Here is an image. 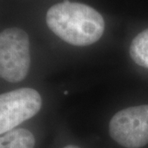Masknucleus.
<instances>
[{"mask_svg": "<svg viewBox=\"0 0 148 148\" xmlns=\"http://www.w3.org/2000/svg\"><path fill=\"white\" fill-rule=\"evenodd\" d=\"M31 64L30 40L27 32L12 27L0 34V75L10 82L26 78Z\"/></svg>", "mask_w": 148, "mask_h": 148, "instance_id": "f03ea898", "label": "nucleus"}, {"mask_svg": "<svg viewBox=\"0 0 148 148\" xmlns=\"http://www.w3.org/2000/svg\"><path fill=\"white\" fill-rule=\"evenodd\" d=\"M129 53L138 65L148 69V28L132 40Z\"/></svg>", "mask_w": 148, "mask_h": 148, "instance_id": "423d86ee", "label": "nucleus"}, {"mask_svg": "<svg viewBox=\"0 0 148 148\" xmlns=\"http://www.w3.org/2000/svg\"><path fill=\"white\" fill-rule=\"evenodd\" d=\"M49 28L65 42L76 46H86L101 39L105 21L90 6L65 0L52 6L47 12Z\"/></svg>", "mask_w": 148, "mask_h": 148, "instance_id": "f257e3e1", "label": "nucleus"}, {"mask_svg": "<svg viewBox=\"0 0 148 148\" xmlns=\"http://www.w3.org/2000/svg\"><path fill=\"white\" fill-rule=\"evenodd\" d=\"M64 95H68V91H67V90H65V91H64Z\"/></svg>", "mask_w": 148, "mask_h": 148, "instance_id": "6e6552de", "label": "nucleus"}, {"mask_svg": "<svg viewBox=\"0 0 148 148\" xmlns=\"http://www.w3.org/2000/svg\"><path fill=\"white\" fill-rule=\"evenodd\" d=\"M35 144L34 135L25 128H13L0 138V148H34Z\"/></svg>", "mask_w": 148, "mask_h": 148, "instance_id": "39448f33", "label": "nucleus"}, {"mask_svg": "<svg viewBox=\"0 0 148 148\" xmlns=\"http://www.w3.org/2000/svg\"><path fill=\"white\" fill-rule=\"evenodd\" d=\"M42 106L41 96L29 87L0 95V133L3 135L35 116Z\"/></svg>", "mask_w": 148, "mask_h": 148, "instance_id": "20e7f679", "label": "nucleus"}, {"mask_svg": "<svg viewBox=\"0 0 148 148\" xmlns=\"http://www.w3.org/2000/svg\"><path fill=\"white\" fill-rule=\"evenodd\" d=\"M110 137L126 148H140L148 143V105L132 106L112 117Z\"/></svg>", "mask_w": 148, "mask_h": 148, "instance_id": "7ed1b4c3", "label": "nucleus"}, {"mask_svg": "<svg viewBox=\"0 0 148 148\" xmlns=\"http://www.w3.org/2000/svg\"><path fill=\"white\" fill-rule=\"evenodd\" d=\"M64 148H80V147H77V146H74V145H69V146H66V147Z\"/></svg>", "mask_w": 148, "mask_h": 148, "instance_id": "0eeeda50", "label": "nucleus"}]
</instances>
